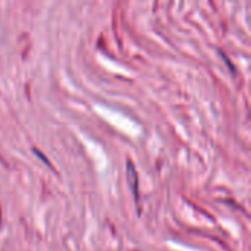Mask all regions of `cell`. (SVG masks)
<instances>
[]
</instances>
